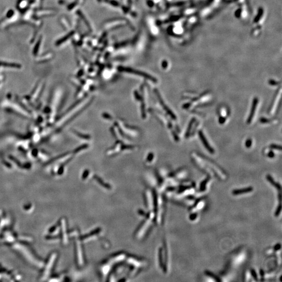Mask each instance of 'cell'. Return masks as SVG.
<instances>
[{
	"instance_id": "obj_1",
	"label": "cell",
	"mask_w": 282,
	"mask_h": 282,
	"mask_svg": "<svg viewBox=\"0 0 282 282\" xmlns=\"http://www.w3.org/2000/svg\"><path fill=\"white\" fill-rule=\"evenodd\" d=\"M258 101H259V100H258V98L256 97L254 98V99L252 101V107L251 108L250 114H249V115L248 118L247 120V124H250L251 122H252V119L254 117V115H255V114L256 110V107H257Z\"/></svg>"
},
{
	"instance_id": "obj_2",
	"label": "cell",
	"mask_w": 282,
	"mask_h": 282,
	"mask_svg": "<svg viewBox=\"0 0 282 282\" xmlns=\"http://www.w3.org/2000/svg\"><path fill=\"white\" fill-rule=\"evenodd\" d=\"M198 135H199L200 139H201V141H202V142L203 143L204 146L206 148V150H207L211 154L214 153V152H215L213 148L210 145V144H209L208 141H207V140H206L205 135H204L203 133L202 132V131H198Z\"/></svg>"
},
{
	"instance_id": "obj_3",
	"label": "cell",
	"mask_w": 282,
	"mask_h": 282,
	"mask_svg": "<svg viewBox=\"0 0 282 282\" xmlns=\"http://www.w3.org/2000/svg\"><path fill=\"white\" fill-rule=\"evenodd\" d=\"M253 189L252 187H247V188H245L240 189L234 190L233 191L232 193L233 194V195H238L242 194H244V193H248L249 192H251L253 191Z\"/></svg>"
},
{
	"instance_id": "obj_4",
	"label": "cell",
	"mask_w": 282,
	"mask_h": 282,
	"mask_svg": "<svg viewBox=\"0 0 282 282\" xmlns=\"http://www.w3.org/2000/svg\"><path fill=\"white\" fill-rule=\"evenodd\" d=\"M195 121V118H192V120H191V121L190 122L189 124L188 129H187V131H186V133L185 134V137L186 138H188L189 137V135H190V134L191 133V129H192V125L193 124V123H194Z\"/></svg>"
},
{
	"instance_id": "obj_5",
	"label": "cell",
	"mask_w": 282,
	"mask_h": 282,
	"mask_svg": "<svg viewBox=\"0 0 282 282\" xmlns=\"http://www.w3.org/2000/svg\"><path fill=\"white\" fill-rule=\"evenodd\" d=\"M267 179L269 180V182H270L272 185H274V187H276L277 189H278V190H279V191H281V185L279 184L278 183H276L274 180H273V179L272 178V177H271L270 175H268L267 176Z\"/></svg>"
},
{
	"instance_id": "obj_6",
	"label": "cell",
	"mask_w": 282,
	"mask_h": 282,
	"mask_svg": "<svg viewBox=\"0 0 282 282\" xmlns=\"http://www.w3.org/2000/svg\"><path fill=\"white\" fill-rule=\"evenodd\" d=\"M205 274H206V275H207V276H208L211 277V278H212L214 279L216 281H218V282H219V281H221L220 280V279L218 278V277H217V276H216V275H214V274L213 273L211 272H210V271H206L205 272Z\"/></svg>"
},
{
	"instance_id": "obj_7",
	"label": "cell",
	"mask_w": 282,
	"mask_h": 282,
	"mask_svg": "<svg viewBox=\"0 0 282 282\" xmlns=\"http://www.w3.org/2000/svg\"><path fill=\"white\" fill-rule=\"evenodd\" d=\"M209 180V178H206L205 180H204L203 181H202V183H201V185H200V190L203 191H205V190L206 189V184H207V182Z\"/></svg>"
},
{
	"instance_id": "obj_8",
	"label": "cell",
	"mask_w": 282,
	"mask_h": 282,
	"mask_svg": "<svg viewBox=\"0 0 282 282\" xmlns=\"http://www.w3.org/2000/svg\"><path fill=\"white\" fill-rule=\"evenodd\" d=\"M270 147L272 148V149H274V150H282L281 146L278 145H276V144H272L270 145Z\"/></svg>"
},
{
	"instance_id": "obj_9",
	"label": "cell",
	"mask_w": 282,
	"mask_h": 282,
	"mask_svg": "<svg viewBox=\"0 0 282 282\" xmlns=\"http://www.w3.org/2000/svg\"><path fill=\"white\" fill-rule=\"evenodd\" d=\"M198 217V214H196V213H193L192 214H191V215L190 216L189 218L190 220H195V219L197 218Z\"/></svg>"
},
{
	"instance_id": "obj_10",
	"label": "cell",
	"mask_w": 282,
	"mask_h": 282,
	"mask_svg": "<svg viewBox=\"0 0 282 282\" xmlns=\"http://www.w3.org/2000/svg\"><path fill=\"white\" fill-rule=\"evenodd\" d=\"M252 145V141L251 139H248L246 142V146L247 147L249 148Z\"/></svg>"
},
{
	"instance_id": "obj_11",
	"label": "cell",
	"mask_w": 282,
	"mask_h": 282,
	"mask_svg": "<svg viewBox=\"0 0 282 282\" xmlns=\"http://www.w3.org/2000/svg\"><path fill=\"white\" fill-rule=\"evenodd\" d=\"M251 274H252V275L253 276V278H255L256 281L257 280V278H258V277H257V275H256V273L255 271L253 269H252V270H251Z\"/></svg>"
},
{
	"instance_id": "obj_12",
	"label": "cell",
	"mask_w": 282,
	"mask_h": 282,
	"mask_svg": "<svg viewBox=\"0 0 282 282\" xmlns=\"http://www.w3.org/2000/svg\"><path fill=\"white\" fill-rule=\"evenodd\" d=\"M269 84H271V85H278L279 83L278 82L275 81V80H271L269 81Z\"/></svg>"
},
{
	"instance_id": "obj_13",
	"label": "cell",
	"mask_w": 282,
	"mask_h": 282,
	"mask_svg": "<svg viewBox=\"0 0 282 282\" xmlns=\"http://www.w3.org/2000/svg\"><path fill=\"white\" fill-rule=\"evenodd\" d=\"M281 246L280 244H279V243L276 244V245L275 246V247H274V249L275 250H276V251H278V250H279V249H281Z\"/></svg>"
},
{
	"instance_id": "obj_14",
	"label": "cell",
	"mask_w": 282,
	"mask_h": 282,
	"mask_svg": "<svg viewBox=\"0 0 282 282\" xmlns=\"http://www.w3.org/2000/svg\"><path fill=\"white\" fill-rule=\"evenodd\" d=\"M268 156L270 158H273L274 156V153L272 152V151H270V152L268 153Z\"/></svg>"
}]
</instances>
